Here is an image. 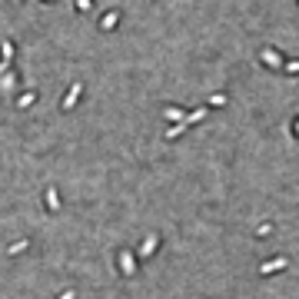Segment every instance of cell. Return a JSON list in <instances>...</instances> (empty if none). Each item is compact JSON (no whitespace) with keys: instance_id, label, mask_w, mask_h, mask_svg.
Returning a JSON list of instances; mask_svg holds the SVG:
<instances>
[{"instance_id":"cell-1","label":"cell","mask_w":299,"mask_h":299,"mask_svg":"<svg viewBox=\"0 0 299 299\" xmlns=\"http://www.w3.org/2000/svg\"><path fill=\"white\" fill-rule=\"evenodd\" d=\"M80 93H83V83H73V87L67 90V96H63L60 110H63V113H67V110H73V107H77V100H80Z\"/></svg>"},{"instance_id":"cell-2","label":"cell","mask_w":299,"mask_h":299,"mask_svg":"<svg viewBox=\"0 0 299 299\" xmlns=\"http://www.w3.org/2000/svg\"><path fill=\"white\" fill-rule=\"evenodd\" d=\"M157 246H160V236H157V233H150V236H146V239L140 243V250H136V256H140V260H143V256H153V253H157Z\"/></svg>"},{"instance_id":"cell-3","label":"cell","mask_w":299,"mask_h":299,"mask_svg":"<svg viewBox=\"0 0 299 299\" xmlns=\"http://www.w3.org/2000/svg\"><path fill=\"white\" fill-rule=\"evenodd\" d=\"M120 266H123L126 276H133L136 273V260H133V253H120Z\"/></svg>"},{"instance_id":"cell-4","label":"cell","mask_w":299,"mask_h":299,"mask_svg":"<svg viewBox=\"0 0 299 299\" xmlns=\"http://www.w3.org/2000/svg\"><path fill=\"white\" fill-rule=\"evenodd\" d=\"M43 200H47V210H50V213L60 210V196H57V189H54V186L47 189V196H43Z\"/></svg>"},{"instance_id":"cell-5","label":"cell","mask_w":299,"mask_h":299,"mask_svg":"<svg viewBox=\"0 0 299 299\" xmlns=\"http://www.w3.org/2000/svg\"><path fill=\"white\" fill-rule=\"evenodd\" d=\"M117 24H120V14H117V10H113V14H107V17L100 20V27H103V30H113Z\"/></svg>"},{"instance_id":"cell-6","label":"cell","mask_w":299,"mask_h":299,"mask_svg":"<svg viewBox=\"0 0 299 299\" xmlns=\"http://www.w3.org/2000/svg\"><path fill=\"white\" fill-rule=\"evenodd\" d=\"M186 130H189V123H173V126H170V133H166V140H176V136L186 133Z\"/></svg>"},{"instance_id":"cell-7","label":"cell","mask_w":299,"mask_h":299,"mask_svg":"<svg viewBox=\"0 0 299 299\" xmlns=\"http://www.w3.org/2000/svg\"><path fill=\"white\" fill-rule=\"evenodd\" d=\"M166 120H173V123H183V120H186V113L176 110V107H166Z\"/></svg>"},{"instance_id":"cell-8","label":"cell","mask_w":299,"mask_h":299,"mask_svg":"<svg viewBox=\"0 0 299 299\" xmlns=\"http://www.w3.org/2000/svg\"><path fill=\"white\" fill-rule=\"evenodd\" d=\"M0 57L10 63V57H14V43H10V40H4V43H0Z\"/></svg>"},{"instance_id":"cell-9","label":"cell","mask_w":299,"mask_h":299,"mask_svg":"<svg viewBox=\"0 0 299 299\" xmlns=\"http://www.w3.org/2000/svg\"><path fill=\"white\" fill-rule=\"evenodd\" d=\"M33 100H37V93H33V90H27V93L20 96V100H17V107H20V110H24V107H30Z\"/></svg>"},{"instance_id":"cell-10","label":"cell","mask_w":299,"mask_h":299,"mask_svg":"<svg viewBox=\"0 0 299 299\" xmlns=\"http://www.w3.org/2000/svg\"><path fill=\"white\" fill-rule=\"evenodd\" d=\"M14 83H17V77H14V73H7V77H0V90H10Z\"/></svg>"},{"instance_id":"cell-11","label":"cell","mask_w":299,"mask_h":299,"mask_svg":"<svg viewBox=\"0 0 299 299\" xmlns=\"http://www.w3.org/2000/svg\"><path fill=\"white\" fill-rule=\"evenodd\" d=\"M27 246H30V243H27V239H20V243H14V246H10V250H7V253H10V256H17V253H24V250H27Z\"/></svg>"},{"instance_id":"cell-12","label":"cell","mask_w":299,"mask_h":299,"mask_svg":"<svg viewBox=\"0 0 299 299\" xmlns=\"http://www.w3.org/2000/svg\"><path fill=\"white\" fill-rule=\"evenodd\" d=\"M90 7H93V0H77V10H80V14H90Z\"/></svg>"},{"instance_id":"cell-13","label":"cell","mask_w":299,"mask_h":299,"mask_svg":"<svg viewBox=\"0 0 299 299\" xmlns=\"http://www.w3.org/2000/svg\"><path fill=\"white\" fill-rule=\"evenodd\" d=\"M223 103H226V96H223V93H213L210 96V107H223Z\"/></svg>"},{"instance_id":"cell-14","label":"cell","mask_w":299,"mask_h":299,"mask_svg":"<svg viewBox=\"0 0 299 299\" xmlns=\"http://www.w3.org/2000/svg\"><path fill=\"white\" fill-rule=\"evenodd\" d=\"M263 60H266V63H273V67H279V57H276L273 50H266V54H263Z\"/></svg>"},{"instance_id":"cell-15","label":"cell","mask_w":299,"mask_h":299,"mask_svg":"<svg viewBox=\"0 0 299 299\" xmlns=\"http://www.w3.org/2000/svg\"><path fill=\"white\" fill-rule=\"evenodd\" d=\"M60 299H73V292H63V296H60Z\"/></svg>"}]
</instances>
